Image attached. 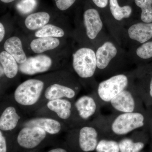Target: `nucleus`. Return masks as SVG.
Segmentation results:
<instances>
[{"instance_id":"9d476101","label":"nucleus","mask_w":152,"mask_h":152,"mask_svg":"<svg viewBox=\"0 0 152 152\" xmlns=\"http://www.w3.org/2000/svg\"><path fill=\"white\" fill-rule=\"evenodd\" d=\"M72 66L75 72L80 78L92 77L97 69L94 51L88 48L78 49L73 55Z\"/></svg>"},{"instance_id":"9b49d317","label":"nucleus","mask_w":152,"mask_h":152,"mask_svg":"<svg viewBox=\"0 0 152 152\" xmlns=\"http://www.w3.org/2000/svg\"><path fill=\"white\" fill-rule=\"evenodd\" d=\"M18 145L25 150H33L42 143L49 136H52L38 127H23L16 132Z\"/></svg>"},{"instance_id":"aec40b11","label":"nucleus","mask_w":152,"mask_h":152,"mask_svg":"<svg viewBox=\"0 0 152 152\" xmlns=\"http://www.w3.org/2000/svg\"><path fill=\"white\" fill-rule=\"evenodd\" d=\"M50 16L47 12H39L31 14L25 19L26 28L31 31H37L49 24Z\"/></svg>"},{"instance_id":"39448f33","label":"nucleus","mask_w":152,"mask_h":152,"mask_svg":"<svg viewBox=\"0 0 152 152\" xmlns=\"http://www.w3.org/2000/svg\"><path fill=\"white\" fill-rule=\"evenodd\" d=\"M0 108V130L4 132L14 134L27 118L11 95L2 96Z\"/></svg>"},{"instance_id":"412c9836","label":"nucleus","mask_w":152,"mask_h":152,"mask_svg":"<svg viewBox=\"0 0 152 152\" xmlns=\"http://www.w3.org/2000/svg\"><path fill=\"white\" fill-rule=\"evenodd\" d=\"M64 31L62 28L51 24H48L37 30L35 32L36 38L53 37L60 38L65 35Z\"/></svg>"},{"instance_id":"f03ea898","label":"nucleus","mask_w":152,"mask_h":152,"mask_svg":"<svg viewBox=\"0 0 152 152\" xmlns=\"http://www.w3.org/2000/svg\"><path fill=\"white\" fill-rule=\"evenodd\" d=\"M51 74L26 80L16 88L11 97L26 114H32L42 106L44 93Z\"/></svg>"},{"instance_id":"72a5a7b5","label":"nucleus","mask_w":152,"mask_h":152,"mask_svg":"<svg viewBox=\"0 0 152 152\" xmlns=\"http://www.w3.org/2000/svg\"><path fill=\"white\" fill-rule=\"evenodd\" d=\"M15 1V0H1V1L4 3H10Z\"/></svg>"},{"instance_id":"473e14b6","label":"nucleus","mask_w":152,"mask_h":152,"mask_svg":"<svg viewBox=\"0 0 152 152\" xmlns=\"http://www.w3.org/2000/svg\"><path fill=\"white\" fill-rule=\"evenodd\" d=\"M47 152H69L66 149L61 147H58V148H54L52 149L49 150Z\"/></svg>"},{"instance_id":"bb28decb","label":"nucleus","mask_w":152,"mask_h":152,"mask_svg":"<svg viewBox=\"0 0 152 152\" xmlns=\"http://www.w3.org/2000/svg\"><path fill=\"white\" fill-rule=\"evenodd\" d=\"M137 54L143 59H147L152 57V42L145 43L138 48Z\"/></svg>"},{"instance_id":"b1692460","label":"nucleus","mask_w":152,"mask_h":152,"mask_svg":"<svg viewBox=\"0 0 152 152\" xmlns=\"http://www.w3.org/2000/svg\"><path fill=\"white\" fill-rule=\"evenodd\" d=\"M136 4L142 10L141 18L144 23L152 22V0H135Z\"/></svg>"},{"instance_id":"6ab92c4d","label":"nucleus","mask_w":152,"mask_h":152,"mask_svg":"<svg viewBox=\"0 0 152 152\" xmlns=\"http://www.w3.org/2000/svg\"><path fill=\"white\" fill-rule=\"evenodd\" d=\"M61 45L59 38L53 37L36 38L30 43V48L32 52L40 54L45 52L57 48Z\"/></svg>"},{"instance_id":"2f4dec72","label":"nucleus","mask_w":152,"mask_h":152,"mask_svg":"<svg viewBox=\"0 0 152 152\" xmlns=\"http://www.w3.org/2000/svg\"><path fill=\"white\" fill-rule=\"evenodd\" d=\"M5 35V28L2 23H0V42H1Z\"/></svg>"},{"instance_id":"20e7f679","label":"nucleus","mask_w":152,"mask_h":152,"mask_svg":"<svg viewBox=\"0 0 152 152\" xmlns=\"http://www.w3.org/2000/svg\"><path fill=\"white\" fill-rule=\"evenodd\" d=\"M74 102L66 99L49 101L31 115L33 117H48L58 120L69 129L77 127Z\"/></svg>"},{"instance_id":"c756f323","label":"nucleus","mask_w":152,"mask_h":152,"mask_svg":"<svg viewBox=\"0 0 152 152\" xmlns=\"http://www.w3.org/2000/svg\"><path fill=\"white\" fill-rule=\"evenodd\" d=\"M7 133L0 130V152H7Z\"/></svg>"},{"instance_id":"7ed1b4c3","label":"nucleus","mask_w":152,"mask_h":152,"mask_svg":"<svg viewBox=\"0 0 152 152\" xmlns=\"http://www.w3.org/2000/svg\"><path fill=\"white\" fill-rule=\"evenodd\" d=\"M80 89V86L75 81L69 73L64 71L53 73L44 93L42 107L48 101L57 99L74 101Z\"/></svg>"},{"instance_id":"cd10ccee","label":"nucleus","mask_w":152,"mask_h":152,"mask_svg":"<svg viewBox=\"0 0 152 152\" xmlns=\"http://www.w3.org/2000/svg\"><path fill=\"white\" fill-rule=\"evenodd\" d=\"M140 97L147 107L152 106V76L150 80L148 86L141 93L139 94Z\"/></svg>"},{"instance_id":"7c9ffc66","label":"nucleus","mask_w":152,"mask_h":152,"mask_svg":"<svg viewBox=\"0 0 152 152\" xmlns=\"http://www.w3.org/2000/svg\"><path fill=\"white\" fill-rule=\"evenodd\" d=\"M96 5L99 7L103 8L107 5L108 0H92Z\"/></svg>"},{"instance_id":"423d86ee","label":"nucleus","mask_w":152,"mask_h":152,"mask_svg":"<svg viewBox=\"0 0 152 152\" xmlns=\"http://www.w3.org/2000/svg\"><path fill=\"white\" fill-rule=\"evenodd\" d=\"M67 132L69 140H77L79 150L83 152L95 151L99 137L103 136L100 129L93 122L72 128Z\"/></svg>"},{"instance_id":"a878e982","label":"nucleus","mask_w":152,"mask_h":152,"mask_svg":"<svg viewBox=\"0 0 152 152\" xmlns=\"http://www.w3.org/2000/svg\"><path fill=\"white\" fill-rule=\"evenodd\" d=\"M37 5V0H20L17 4L16 8L22 14H27L34 10Z\"/></svg>"},{"instance_id":"1a4fd4ad","label":"nucleus","mask_w":152,"mask_h":152,"mask_svg":"<svg viewBox=\"0 0 152 152\" xmlns=\"http://www.w3.org/2000/svg\"><path fill=\"white\" fill-rule=\"evenodd\" d=\"M74 105L77 127L91 122L101 115V106L93 94L76 99Z\"/></svg>"},{"instance_id":"c85d7f7f","label":"nucleus","mask_w":152,"mask_h":152,"mask_svg":"<svg viewBox=\"0 0 152 152\" xmlns=\"http://www.w3.org/2000/svg\"><path fill=\"white\" fill-rule=\"evenodd\" d=\"M57 8L61 11H65L73 5L76 0H54Z\"/></svg>"},{"instance_id":"a211bd4d","label":"nucleus","mask_w":152,"mask_h":152,"mask_svg":"<svg viewBox=\"0 0 152 152\" xmlns=\"http://www.w3.org/2000/svg\"><path fill=\"white\" fill-rule=\"evenodd\" d=\"M0 64L4 69V77L8 80L15 79L20 72L19 64L15 58L6 51L0 53Z\"/></svg>"},{"instance_id":"393cba45","label":"nucleus","mask_w":152,"mask_h":152,"mask_svg":"<svg viewBox=\"0 0 152 152\" xmlns=\"http://www.w3.org/2000/svg\"><path fill=\"white\" fill-rule=\"evenodd\" d=\"M95 151L96 152H120L119 142L111 139H101Z\"/></svg>"},{"instance_id":"f3484780","label":"nucleus","mask_w":152,"mask_h":152,"mask_svg":"<svg viewBox=\"0 0 152 152\" xmlns=\"http://www.w3.org/2000/svg\"><path fill=\"white\" fill-rule=\"evenodd\" d=\"M128 34L132 39L145 43L152 38V23L135 24L129 29Z\"/></svg>"},{"instance_id":"4be33fe9","label":"nucleus","mask_w":152,"mask_h":152,"mask_svg":"<svg viewBox=\"0 0 152 152\" xmlns=\"http://www.w3.org/2000/svg\"><path fill=\"white\" fill-rule=\"evenodd\" d=\"M110 10L113 16L118 20L130 16L132 9L130 6L120 7L118 0H110Z\"/></svg>"},{"instance_id":"f704fd0d","label":"nucleus","mask_w":152,"mask_h":152,"mask_svg":"<svg viewBox=\"0 0 152 152\" xmlns=\"http://www.w3.org/2000/svg\"><path fill=\"white\" fill-rule=\"evenodd\" d=\"M150 130L151 131V132L152 134V124L151 126V128H150Z\"/></svg>"},{"instance_id":"dca6fc26","label":"nucleus","mask_w":152,"mask_h":152,"mask_svg":"<svg viewBox=\"0 0 152 152\" xmlns=\"http://www.w3.org/2000/svg\"><path fill=\"white\" fill-rule=\"evenodd\" d=\"M4 50L15 58L19 65L23 64L28 57L23 49L22 41L16 36L10 37L5 42L4 45Z\"/></svg>"},{"instance_id":"f8f14e48","label":"nucleus","mask_w":152,"mask_h":152,"mask_svg":"<svg viewBox=\"0 0 152 152\" xmlns=\"http://www.w3.org/2000/svg\"><path fill=\"white\" fill-rule=\"evenodd\" d=\"M56 69L53 58L43 54L28 57L24 63L19 65L20 72L27 76L45 73Z\"/></svg>"},{"instance_id":"f257e3e1","label":"nucleus","mask_w":152,"mask_h":152,"mask_svg":"<svg viewBox=\"0 0 152 152\" xmlns=\"http://www.w3.org/2000/svg\"><path fill=\"white\" fill-rule=\"evenodd\" d=\"M92 122L100 129L103 136L121 137L136 131L150 130L152 111L146 109L141 112L113 113L108 116L101 114Z\"/></svg>"},{"instance_id":"ddd939ff","label":"nucleus","mask_w":152,"mask_h":152,"mask_svg":"<svg viewBox=\"0 0 152 152\" xmlns=\"http://www.w3.org/2000/svg\"><path fill=\"white\" fill-rule=\"evenodd\" d=\"M26 126L40 128L52 136L67 132L69 130V128L61 122L46 117H32L26 119L20 128Z\"/></svg>"},{"instance_id":"0eeeda50","label":"nucleus","mask_w":152,"mask_h":152,"mask_svg":"<svg viewBox=\"0 0 152 152\" xmlns=\"http://www.w3.org/2000/svg\"><path fill=\"white\" fill-rule=\"evenodd\" d=\"M128 87L127 76L119 74L101 82L92 94L94 95L102 107L108 104L112 99Z\"/></svg>"},{"instance_id":"4468645a","label":"nucleus","mask_w":152,"mask_h":152,"mask_svg":"<svg viewBox=\"0 0 152 152\" xmlns=\"http://www.w3.org/2000/svg\"><path fill=\"white\" fill-rule=\"evenodd\" d=\"M83 19L87 36L91 39H94L103 27L99 14L95 9H88L85 11Z\"/></svg>"},{"instance_id":"5701e85b","label":"nucleus","mask_w":152,"mask_h":152,"mask_svg":"<svg viewBox=\"0 0 152 152\" xmlns=\"http://www.w3.org/2000/svg\"><path fill=\"white\" fill-rule=\"evenodd\" d=\"M120 152H140L145 144L142 141H135L131 138H125L119 142Z\"/></svg>"},{"instance_id":"6e6552de","label":"nucleus","mask_w":152,"mask_h":152,"mask_svg":"<svg viewBox=\"0 0 152 152\" xmlns=\"http://www.w3.org/2000/svg\"><path fill=\"white\" fill-rule=\"evenodd\" d=\"M108 105L113 113H129L145 110V104L135 88L128 87L117 95Z\"/></svg>"},{"instance_id":"2eb2a0df","label":"nucleus","mask_w":152,"mask_h":152,"mask_svg":"<svg viewBox=\"0 0 152 152\" xmlns=\"http://www.w3.org/2000/svg\"><path fill=\"white\" fill-rule=\"evenodd\" d=\"M117 53L116 48L113 44L110 42L104 43L96 53L97 68L100 70L105 69Z\"/></svg>"}]
</instances>
